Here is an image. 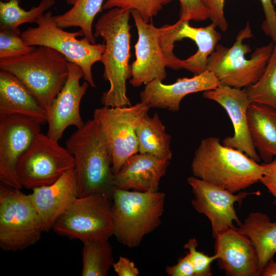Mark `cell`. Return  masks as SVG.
<instances>
[{
	"mask_svg": "<svg viewBox=\"0 0 276 276\" xmlns=\"http://www.w3.org/2000/svg\"><path fill=\"white\" fill-rule=\"evenodd\" d=\"M131 11L113 8L103 14L95 26V37H102L105 51L100 61L104 67L103 77L109 89L102 94L104 106L116 107L131 105L127 95L126 82L131 77L129 20Z\"/></svg>",
	"mask_w": 276,
	"mask_h": 276,
	"instance_id": "obj_1",
	"label": "cell"
},
{
	"mask_svg": "<svg viewBox=\"0 0 276 276\" xmlns=\"http://www.w3.org/2000/svg\"><path fill=\"white\" fill-rule=\"evenodd\" d=\"M194 176L235 193L260 181L264 168L243 152L220 143L218 137L202 140L191 163Z\"/></svg>",
	"mask_w": 276,
	"mask_h": 276,
	"instance_id": "obj_2",
	"label": "cell"
},
{
	"mask_svg": "<svg viewBox=\"0 0 276 276\" xmlns=\"http://www.w3.org/2000/svg\"><path fill=\"white\" fill-rule=\"evenodd\" d=\"M65 145L74 159L78 197L102 194L111 198L115 188L111 159L96 121L85 122Z\"/></svg>",
	"mask_w": 276,
	"mask_h": 276,
	"instance_id": "obj_3",
	"label": "cell"
},
{
	"mask_svg": "<svg viewBox=\"0 0 276 276\" xmlns=\"http://www.w3.org/2000/svg\"><path fill=\"white\" fill-rule=\"evenodd\" d=\"M138 34L134 46L135 60L131 67V78L129 83L139 87L155 79L163 81L166 78V67L177 70L182 68L181 59L174 53L177 33L181 23L189 19L180 17L173 25L157 28L144 20L136 10H131Z\"/></svg>",
	"mask_w": 276,
	"mask_h": 276,
	"instance_id": "obj_4",
	"label": "cell"
},
{
	"mask_svg": "<svg viewBox=\"0 0 276 276\" xmlns=\"http://www.w3.org/2000/svg\"><path fill=\"white\" fill-rule=\"evenodd\" d=\"M0 68L14 75L48 111L68 75V61L57 51L38 46L27 54L0 59Z\"/></svg>",
	"mask_w": 276,
	"mask_h": 276,
	"instance_id": "obj_5",
	"label": "cell"
},
{
	"mask_svg": "<svg viewBox=\"0 0 276 276\" xmlns=\"http://www.w3.org/2000/svg\"><path fill=\"white\" fill-rule=\"evenodd\" d=\"M165 194L162 192H141L115 187L111 212L113 235L124 246H139L144 237L162 222Z\"/></svg>",
	"mask_w": 276,
	"mask_h": 276,
	"instance_id": "obj_6",
	"label": "cell"
},
{
	"mask_svg": "<svg viewBox=\"0 0 276 276\" xmlns=\"http://www.w3.org/2000/svg\"><path fill=\"white\" fill-rule=\"evenodd\" d=\"M253 36L250 23L247 22L236 37L230 48L218 44L208 58L207 70L214 74L220 84L242 88L256 83L263 74L271 55L274 42L257 48L251 51L250 46L243 41Z\"/></svg>",
	"mask_w": 276,
	"mask_h": 276,
	"instance_id": "obj_7",
	"label": "cell"
},
{
	"mask_svg": "<svg viewBox=\"0 0 276 276\" xmlns=\"http://www.w3.org/2000/svg\"><path fill=\"white\" fill-rule=\"evenodd\" d=\"M35 22L37 26L29 28L21 33V37L31 46L50 48L62 55L68 62L80 66L83 78L92 87H95L91 68L100 61L105 51L104 43H91L83 36L81 30L69 32L56 24L52 13L48 11L38 17Z\"/></svg>",
	"mask_w": 276,
	"mask_h": 276,
	"instance_id": "obj_8",
	"label": "cell"
},
{
	"mask_svg": "<svg viewBox=\"0 0 276 276\" xmlns=\"http://www.w3.org/2000/svg\"><path fill=\"white\" fill-rule=\"evenodd\" d=\"M44 232L40 216L29 195L1 183L0 247L18 251L35 244Z\"/></svg>",
	"mask_w": 276,
	"mask_h": 276,
	"instance_id": "obj_9",
	"label": "cell"
},
{
	"mask_svg": "<svg viewBox=\"0 0 276 276\" xmlns=\"http://www.w3.org/2000/svg\"><path fill=\"white\" fill-rule=\"evenodd\" d=\"M150 107L140 102L123 107L104 106L95 109L96 121L111 159L114 175L126 160L139 152L136 129Z\"/></svg>",
	"mask_w": 276,
	"mask_h": 276,
	"instance_id": "obj_10",
	"label": "cell"
},
{
	"mask_svg": "<svg viewBox=\"0 0 276 276\" xmlns=\"http://www.w3.org/2000/svg\"><path fill=\"white\" fill-rule=\"evenodd\" d=\"M74 165L66 148L40 133L19 158L16 175L22 188L32 190L53 183Z\"/></svg>",
	"mask_w": 276,
	"mask_h": 276,
	"instance_id": "obj_11",
	"label": "cell"
},
{
	"mask_svg": "<svg viewBox=\"0 0 276 276\" xmlns=\"http://www.w3.org/2000/svg\"><path fill=\"white\" fill-rule=\"evenodd\" d=\"M110 198L102 194L78 197L54 223L57 234L82 242L113 235Z\"/></svg>",
	"mask_w": 276,
	"mask_h": 276,
	"instance_id": "obj_12",
	"label": "cell"
},
{
	"mask_svg": "<svg viewBox=\"0 0 276 276\" xmlns=\"http://www.w3.org/2000/svg\"><path fill=\"white\" fill-rule=\"evenodd\" d=\"M39 120L16 113H0V180L21 189L16 175L17 163L40 133Z\"/></svg>",
	"mask_w": 276,
	"mask_h": 276,
	"instance_id": "obj_13",
	"label": "cell"
},
{
	"mask_svg": "<svg viewBox=\"0 0 276 276\" xmlns=\"http://www.w3.org/2000/svg\"><path fill=\"white\" fill-rule=\"evenodd\" d=\"M187 181L194 195L192 204L197 212L209 219L214 238L224 231L236 228L234 222L238 226L241 223L234 208L236 202L241 203L248 195L259 194L258 192L235 194L194 176L188 177Z\"/></svg>",
	"mask_w": 276,
	"mask_h": 276,
	"instance_id": "obj_14",
	"label": "cell"
},
{
	"mask_svg": "<svg viewBox=\"0 0 276 276\" xmlns=\"http://www.w3.org/2000/svg\"><path fill=\"white\" fill-rule=\"evenodd\" d=\"M68 67L66 80L47 113V135L57 141L62 139L66 128L74 126L79 128L85 123L80 115V106L89 85L85 81L80 84L84 74L80 66L68 62Z\"/></svg>",
	"mask_w": 276,
	"mask_h": 276,
	"instance_id": "obj_15",
	"label": "cell"
},
{
	"mask_svg": "<svg viewBox=\"0 0 276 276\" xmlns=\"http://www.w3.org/2000/svg\"><path fill=\"white\" fill-rule=\"evenodd\" d=\"M203 97L215 101L226 111L234 128V134L222 140L224 146L237 149L257 162L261 158L251 140L247 112L251 101L245 89L220 84L214 89L203 91Z\"/></svg>",
	"mask_w": 276,
	"mask_h": 276,
	"instance_id": "obj_16",
	"label": "cell"
},
{
	"mask_svg": "<svg viewBox=\"0 0 276 276\" xmlns=\"http://www.w3.org/2000/svg\"><path fill=\"white\" fill-rule=\"evenodd\" d=\"M214 238L218 267L226 275H261L254 245L237 227L224 231Z\"/></svg>",
	"mask_w": 276,
	"mask_h": 276,
	"instance_id": "obj_17",
	"label": "cell"
},
{
	"mask_svg": "<svg viewBox=\"0 0 276 276\" xmlns=\"http://www.w3.org/2000/svg\"><path fill=\"white\" fill-rule=\"evenodd\" d=\"M220 84L218 79L209 70L192 78H179L170 84L155 79L147 83L141 92V102L150 108L177 112L182 99L187 95L214 89Z\"/></svg>",
	"mask_w": 276,
	"mask_h": 276,
	"instance_id": "obj_18",
	"label": "cell"
},
{
	"mask_svg": "<svg viewBox=\"0 0 276 276\" xmlns=\"http://www.w3.org/2000/svg\"><path fill=\"white\" fill-rule=\"evenodd\" d=\"M29 196L42 220L44 232L50 231L56 220L78 197L74 168L53 183L33 189Z\"/></svg>",
	"mask_w": 276,
	"mask_h": 276,
	"instance_id": "obj_19",
	"label": "cell"
},
{
	"mask_svg": "<svg viewBox=\"0 0 276 276\" xmlns=\"http://www.w3.org/2000/svg\"><path fill=\"white\" fill-rule=\"evenodd\" d=\"M169 160L137 153L130 156L114 175V185L120 189L141 192H156L166 172Z\"/></svg>",
	"mask_w": 276,
	"mask_h": 276,
	"instance_id": "obj_20",
	"label": "cell"
},
{
	"mask_svg": "<svg viewBox=\"0 0 276 276\" xmlns=\"http://www.w3.org/2000/svg\"><path fill=\"white\" fill-rule=\"evenodd\" d=\"M0 113H16L47 123V112L35 97L12 74L0 71Z\"/></svg>",
	"mask_w": 276,
	"mask_h": 276,
	"instance_id": "obj_21",
	"label": "cell"
},
{
	"mask_svg": "<svg viewBox=\"0 0 276 276\" xmlns=\"http://www.w3.org/2000/svg\"><path fill=\"white\" fill-rule=\"evenodd\" d=\"M248 124L253 145L264 163L276 156V110L264 104L251 103Z\"/></svg>",
	"mask_w": 276,
	"mask_h": 276,
	"instance_id": "obj_22",
	"label": "cell"
},
{
	"mask_svg": "<svg viewBox=\"0 0 276 276\" xmlns=\"http://www.w3.org/2000/svg\"><path fill=\"white\" fill-rule=\"evenodd\" d=\"M190 20L186 19L180 25L177 33V40L187 38L193 40L197 46V52L186 59H182V68L197 75L207 70L208 58L221 40L220 33L213 23L200 28L192 27Z\"/></svg>",
	"mask_w": 276,
	"mask_h": 276,
	"instance_id": "obj_23",
	"label": "cell"
},
{
	"mask_svg": "<svg viewBox=\"0 0 276 276\" xmlns=\"http://www.w3.org/2000/svg\"><path fill=\"white\" fill-rule=\"evenodd\" d=\"M237 229L254 244L261 275L265 266L276 254V221L272 222L265 213L255 212L250 213Z\"/></svg>",
	"mask_w": 276,
	"mask_h": 276,
	"instance_id": "obj_24",
	"label": "cell"
},
{
	"mask_svg": "<svg viewBox=\"0 0 276 276\" xmlns=\"http://www.w3.org/2000/svg\"><path fill=\"white\" fill-rule=\"evenodd\" d=\"M136 133L139 153L169 160L171 159V137L157 112L152 117L147 113L138 124Z\"/></svg>",
	"mask_w": 276,
	"mask_h": 276,
	"instance_id": "obj_25",
	"label": "cell"
},
{
	"mask_svg": "<svg viewBox=\"0 0 276 276\" xmlns=\"http://www.w3.org/2000/svg\"><path fill=\"white\" fill-rule=\"evenodd\" d=\"M104 0H66L72 7L63 14L53 16L57 26L62 28L79 27L83 36L96 43L92 27L96 15L101 11Z\"/></svg>",
	"mask_w": 276,
	"mask_h": 276,
	"instance_id": "obj_26",
	"label": "cell"
},
{
	"mask_svg": "<svg viewBox=\"0 0 276 276\" xmlns=\"http://www.w3.org/2000/svg\"><path fill=\"white\" fill-rule=\"evenodd\" d=\"M107 238L82 241V276H106L114 263L112 247Z\"/></svg>",
	"mask_w": 276,
	"mask_h": 276,
	"instance_id": "obj_27",
	"label": "cell"
},
{
	"mask_svg": "<svg viewBox=\"0 0 276 276\" xmlns=\"http://www.w3.org/2000/svg\"><path fill=\"white\" fill-rule=\"evenodd\" d=\"M19 3V0L0 2V30H7L20 35V25L35 22L38 17L55 4V1L41 0L37 6L29 10L21 8Z\"/></svg>",
	"mask_w": 276,
	"mask_h": 276,
	"instance_id": "obj_28",
	"label": "cell"
},
{
	"mask_svg": "<svg viewBox=\"0 0 276 276\" xmlns=\"http://www.w3.org/2000/svg\"><path fill=\"white\" fill-rule=\"evenodd\" d=\"M245 90L251 103L264 104L276 110V42L262 76Z\"/></svg>",
	"mask_w": 276,
	"mask_h": 276,
	"instance_id": "obj_29",
	"label": "cell"
},
{
	"mask_svg": "<svg viewBox=\"0 0 276 276\" xmlns=\"http://www.w3.org/2000/svg\"><path fill=\"white\" fill-rule=\"evenodd\" d=\"M162 0H106L103 5L105 10L113 8L136 10L142 18L149 22L163 8Z\"/></svg>",
	"mask_w": 276,
	"mask_h": 276,
	"instance_id": "obj_30",
	"label": "cell"
},
{
	"mask_svg": "<svg viewBox=\"0 0 276 276\" xmlns=\"http://www.w3.org/2000/svg\"><path fill=\"white\" fill-rule=\"evenodd\" d=\"M21 35L7 30H0V59L13 58L29 53L34 50Z\"/></svg>",
	"mask_w": 276,
	"mask_h": 276,
	"instance_id": "obj_31",
	"label": "cell"
},
{
	"mask_svg": "<svg viewBox=\"0 0 276 276\" xmlns=\"http://www.w3.org/2000/svg\"><path fill=\"white\" fill-rule=\"evenodd\" d=\"M198 241L196 239H190L185 244L183 248L188 249L193 265L195 276H211L212 275L211 263L217 259L216 254L210 256L205 253L198 250Z\"/></svg>",
	"mask_w": 276,
	"mask_h": 276,
	"instance_id": "obj_32",
	"label": "cell"
},
{
	"mask_svg": "<svg viewBox=\"0 0 276 276\" xmlns=\"http://www.w3.org/2000/svg\"><path fill=\"white\" fill-rule=\"evenodd\" d=\"M172 0H162L166 5ZM180 5V17H186L190 20L202 21L209 18L210 13L201 0H178Z\"/></svg>",
	"mask_w": 276,
	"mask_h": 276,
	"instance_id": "obj_33",
	"label": "cell"
},
{
	"mask_svg": "<svg viewBox=\"0 0 276 276\" xmlns=\"http://www.w3.org/2000/svg\"><path fill=\"white\" fill-rule=\"evenodd\" d=\"M210 13L209 18L222 32H225L228 24L224 16V7L225 0H201Z\"/></svg>",
	"mask_w": 276,
	"mask_h": 276,
	"instance_id": "obj_34",
	"label": "cell"
},
{
	"mask_svg": "<svg viewBox=\"0 0 276 276\" xmlns=\"http://www.w3.org/2000/svg\"><path fill=\"white\" fill-rule=\"evenodd\" d=\"M265 15L261 28L266 35L271 37L276 42V11L273 0H260Z\"/></svg>",
	"mask_w": 276,
	"mask_h": 276,
	"instance_id": "obj_35",
	"label": "cell"
},
{
	"mask_svg": "<svg viewBox=\"0 0 276 276\" xmlns=\"http://www.w3.org/2000/svg\"><path fill=\"white\" fill-rule=\"evenodd\" d=\"M165 271L169 276H195V270L189 255L181 257L176 264L167 266Z\"/></svg>",
	"mask_w": 276,
	"mask_h": 276,
	"instance_id": "obj_36",
	"label": "cell"
},
{
	"mask_svg": "<svg viewBox=\"0 0 276 276\" xmlns=\"http://www.w3.org/2000/svg\"><path fill=\"white\" fill-rule=\"evenodd\" d=\"M261 164L264 168V172L260 181L273 196V203L276 205V158L268 163Z\"/></svg>",
	"mask_w": 276,
	"mask_h": 276,
	"instance_id": "obj_37",
	"label": "cell"
},
{
	"mask_svg": "<svg viewBox=\"0 0 276 276\" xmlns=\"http://www.w3.org/2000/svg\"><path fill=\"white\" fill-rule=\"evenodd\" d=\"M119 276H138L139 270L134 263L126 257L120 256L112 266Z\"/></svg>",
	"mask_w": 276,
	"mask_h": 276,
	"instance_id": "obj_38",
	"label": "cell"
},
{
	"mask_svg": "<svg viewBox=\"0 0 276 276\" xmlns=\"http://www.w3.org/2000/svg\"><path fill=\"white\" fill-rule=\"evenodd\" d=\"M262 276H276V261L271 259L263 269Z\"/></svg>",
	"mask_w": 276,
	"mask_h": 276,
	"instance_id": "obj_39",
	"label": "cell"
},
{
	"mask_svg": "<svg viewBox=\"0 0 276 276\" xmlns=\"http://www.w3.org/2000/svg\"><path fill=\"white\" fill-rule=\"evenodd\" d=\"M273 2L275 4H276V0H273Z\"/></svg>",
	"mask_w": 276,
	"mask_h": 276,
	"instance_id": "obj_40",
	"label": "cell"
},
{
	"mask_svg": "<svg viewBox=\"0 0 276 276\" xmlns=\"http://www.w3.org/2000/svg\"><path fill=\"white\" fill-rule=\"evenodd\" d=\"M3 1L6 2V1H8L9 0H3Z\"/></svg>",
	"mask_w": 276,
	"mask_h": 276,
	"instance_id": "obj_41",
	"label": "cell"
}]
</instances>
